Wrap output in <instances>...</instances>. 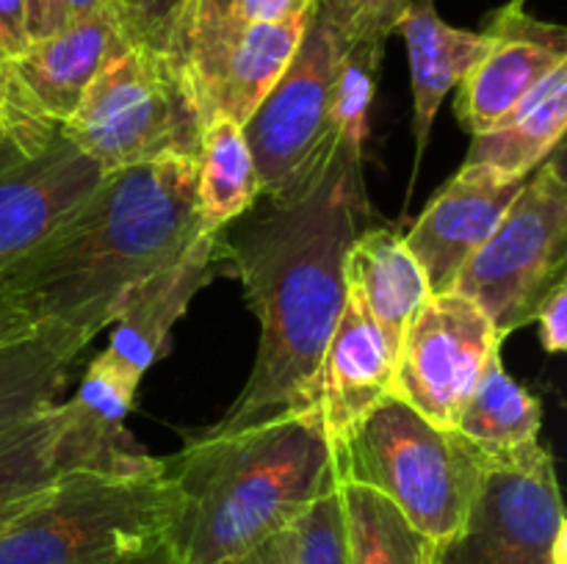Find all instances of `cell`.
Returning <instances> with one entry per match:
<instances>
[{
    "label": "cell",
    "instance_id": "1",
    "mask_svg": "<svg viewBox=\"0 0 567 564\" xmlns=\"http://www.w3.org/2000/svg\"><path fill=\"white\" fill-rule=\"evenodd\" d=\"M197 236V155H172L105 171L0 282L33 332L83 352Z\"/></svg>",
    "mask_w": 567,
    "mask_h": 564
},
{
    "label": "cell",
    "instance_id": "2",
    "mask_svg": "<svg viewBox=\"0 0 567 564\" xmlns=\"http://www.w3.org/2000/svg\"><path fill=\"white\" fill-rule=\"evenodd\" d=\"M365 210L360 160L338 155L297 197L271 202L238 243H227L260 321V343L247 387L219 426L308 407L347 299L343 263Z\"/></svg>",
    "mask_w": 567,
    "mask_h": 564
},
{
    "label": "cell",
    "instance_id": "3",
    "mask_svg": "<svg viewBox=\"0 0 567 564\" xmlns=\"http://www.w3.org/2000/svg\"><path fill=\"white\" fill-rule=\"evenodd\" d=\"M166 462L186 495L177 534L183 564H233L293 529L338 484L332 446L310 407L214 426Z\"/></svg>",
    "mask_w": 567,
    "mask_h": 564
},
{
    "label": "cell",
    "instance_id": "4",
    "mask_svg": "<svg viewBox=\"0 0 567 564\" xmlns=\"http://www.w3.org/2000/svg\"><path fill=\"white\" fill-rule=\"evenodd\" d=\"M183 518L166 459L78 470L0 531V564H114L177 542Z\"/></svg>",
    "mask_w": 567,
    "mask_h": 564
},
{
    "label": "cell",
    "instance_id": "5",
    "mask_svg": "<svg viewBox=\"0 0 567 564\" xmlns=\"http://www.w3.org/2000/svg\"><path fill=\"white\" fill-rule=\"evenodd\" d=\"M338 481L385 495L421 534L441 542L460 529L485 476L480 453L399 396H385L332 448Z\"/></svg>",
    "mask_w": 567,
    "mask_h": 564
},
{
    "label": "cell",
    "instance_id": "6",
    "mask_svg": "<svg viewBox=\"0 0 567 564\" xmlns=\"http://www.w3.org/2000/svg\"><path fill=\"white\" fill-rule=\"evenodd\" d=\"M61 127L105 175L172 155H199L205 114L169 55L131 44L100 70Z\"/></svg>",
    "mask_w": 567,
    "mask_h": 564
},
{
    "label": "cell",
    "instance_id": "7",
    "mask_svg": "<svg viewBox=\"0 0 567 564\" xmlns=\"http://www.w3.org/2000/svg\"><path fill=\"white\" fill-rule=\"evenodd\" d=\"M567 265V182L554 158L543 160L496 230L460 269L452 291L491 318L496 335L532 324L543 299L563 285Z\"/></svg>",
    "mask_w": 567,
    "mask_h": 564
},
{
    "label": "cell",
    "instance_id": "8",
    "mask_svg": "<svg viewBox=\"0 0 567 564\" xmlns=\"http://www.w3.org/2000/svg\"><path fill=\"white\" fill-rule=\"evenodd\" d=\"M103 180V169L11 77L0 116V274L25 258Z\"/></svg>",
    "mask_w": 567,
    "mask_h": 564
},
{
    "label": "cell",
    "instance_id": "9",
    "mask_svg": "<svg viewBox=\"0 0 567 564\" xmlns=\"http://www.w3.org/2000/svg\"><path fill=\"white\" fill-rule=\"evenodd\" d=\"M343 44L313 11L280 81L244 122L260 191L282 202L302 191L338 158L327 142V108Z\"/></svg>",
    "mask_w": 567,
    "mask_h": 564
},
{
    "label": "cell",
    "instance_id": "10",
    "mask_svg": "<svg viewBox=\"0 0 567 564\" xmlns=\"http://www.w3.org/2000/svg\"><path fill=\"white\" fill-rule=\"evenodd\" d=\"M502 337L491 318L460 293H432L404 330L393 396L441 429H454Z\"/></svg>",
    "mask_w": 567,
    "mask_h": 564
},
{
    "label": "cell",
    "instance_id": "11",
    "mask_svg": "<svg viewBox=\"0 0 567 564\" xmlns=\"http://www.w3.org/2000/svg\"><path fill=\"white\" fill-rule=\"evenodd\" d=\"M565 529L554 457L532 470L487 468L465 520L432 564H548Z\"/></svg>",
    "mask_w": 567,
    "mask_h": 564
},
{
    "label": "cell",
    "instance_id": "12",
    "mask_svg": "<svg viewBox=\"0 0 567 564\" xmlns=\"http://www.w3.org/2000/svg\"><path fill=\"white\" fill-rule=\"evenodd\" d=\"M127 431H105L72 401L53 404L0 440V531L64 476L138 462Z\"/></svg>",
    "mask_w": 567,
    "mask_h": 564
},
{
    "label": "cell",
    "instance_id": "13",
    "mask_svg": "<svg viewBox=\"0 0 567 564\" xmlns=\"http://www.w3.org/2000/svg\"><path fill=\"white\" fill-rule=\"evenodd\" d=\"M493 48L460 81L457 119L471 136L513 114L557 66L567 64V31L540 22L520 6H504L485 28Z\"/></svg>",
    "mask_w": 567,
    "mask_h": 564
},
{
    "label": "cell",
    "instance_id": "14",
    "mask_svg": "<svg viewBox=\"0 0 567 564\" xmlns=\"http://www.w3.org/2000/svg\"><path fill=\"white\" fill-rule=\"evenodd\" d=\"M526 180L502 177L482 166L463 169L435 194L404 243L419 260L430 293H449L460 269L487 241Z\"/></svg>",
    "mask_w": 567,
    "mask_h": 564
},
{
    "label": "cell",
    "instance_id": "15",
    "mask_svg": "<svg viewBox=\"0 0 567 564\" xmlns=\"http://www.w3.org/2000/svg\"><path fill=\"white\" fill-rule=\"evenodd\" d=\"M396 352L354 293L343 310L316 370L310 404L327 440L336 448L349 431L393 393Z\"/></svg>",
    "mask_w": 567,
    "mask_h": 564
},
{
    "label": "cell",
    "instance_id": "16",
    "mask_svg": "<svg viewBox=\"0 0 567 564\" xmlns=\"http://www.w3.org/2000/svg\"><path fill=\"white\" fill-rule=\"evenodd\" d=\"M131 48L114 11L103 9L37 39L11 61L17 88L50 119L64 125L105 64Z\"/></svg>",
    "mask_w": 567,
    "mask_h": 564
},
{
    "label": "cell",
    "instance_id": "17",
    "mask_svg": "<svg viewBox=\"0 0 567 564\" xmlns=\"http://www.w3.org/2000/svg\"><path fill=\"white\" fill-rule=\"evenodd\" d=\"M230 263V247L221 232H199L181 260L150 280L136 296L127 302L120 318L114 321L109 352L125 365L131 374L144 376L169 346V332L175 321L186 313L194 293L225 271Z\"/></svg>",
    "mask_w": 567,
    "mask_h": 564
},
{
    "label": "cell",
    "instance_id": "18",
    "mask_svg": "<svg viewBox=\"0 0 567 564\" xmlns=\"http://www.w3.org/2000/svg\"><path fill=\"white\" fill-rule=\"evenodd\" d=\"M393 33H402L408 48L415 111V166H419L443 97L485 59L487 50L493 48V36L487 31L476 33L449 25L437 14L435 0H410Z\"/></svg>",
    "mask_w": 567,
    "mask_h": 564
},
{
    "label": "cell",
    "instance_id": "19",
    "mask_svg": "<svg viewBox=\"0 0 567 564\" xmlns=\"http://www.w3.org/2000/svg\"><path fill=\"white\" fill-rule=\"evenodd\" d=\"M540 401L504 370L498 352L482 370L454 431L480 453L485 468L532 470L551 457L540 446Z\"/></svg>",
    "mask_w": 567,
    "mask_h": 564
},
{
    "label": "cell",
    "instance_id": "20",
    "mask_svg": "<svg viewBox=\"0 0 567 564\" xmlns=\"http://www.w3.org/2000/svg\"><path fill=\"white\" fill-rule=\"evenodd\" d=\"M347 291L363 302L399 354L404 330L432 296L419 260L391 227L358 232L343 263Z\"/></svg>",
    "mask_w": 567,
    "mask_h": 564
},
{
    "label": "cell",
    "instance_id": "21",
    "mask_svg": "<svg viewBox=\"0 0 567 564\" xmlns=\"http://www.w3.org/2000/svg\"><path fill=\"white\" fill-rule=\"evenodd\" d=\"M567 127V64L557 66L496 127L476 133L465 164L526 180L559 149Z\"/></svg>",
    "mask_w": 567,
    "mask_h": 564
},
{
    "label": "cell",
    "instance_id": "22",
    "mask_svg": "<svg viewBox=\"0 0 567 564\" xmlns=\"http://www.w3.org/2000/svg\"><path fill=\"white\" fill-rule=\"evenodd\" d=\"M313 11L286 22H252L241 28L221 66L210 100V116H227L244 127L291 64Z\"/></svg>",
    "mask_w": 567,
    "mask_h": 564
},
{
    "label": "cell",
    "instance_id": "23",
    "mask_svg": "<svg viewBox=\"0 0 567 564\" xmlns=\"http://www.w3.org/2000/svg\"><path fill=\"white\" fill-rule=\"evenodd\" d=\"M260 197L264 191L241 125L227 116H210L197 155L199 232H221Z\"/></svg>",
    "mask_w": 567,
    "mask_h": 564
},
{
    "label": "cell",
    "instance_id": "24",
    "mask_svg": "<svg viewBox=\"0 0 567 564\" xmlns=\"http://www.w3.org/2000/svg\"><path fill=\"white\" fill-rule=\"evenodd\" d=\"M78 348L48 332H33L0 348V440L59 404Z\"/></svg>",
    "mask_w": 567,
    "mask_h": 564
},
{
    "label": "cell",
    "instance_id": "25",
    "mask_svg": "<svg viewBox=\"0 0 567 564\" xmlns=\"http://www.w3.org/2000/svg\"><path fill=\"white\" fill-rule=\"evenodd\" d=\"M338 484L352 564H432L435 540L421 534L385 495L354 481Z\"/></svg>",
    "mask_w": 567,
    "mask_h": 564
},
{
    "label": "cell",
    "instance_id": "26",
    "mask_svg": "<svg viewBox=\"0 0 567 564\" xmlns=\"http://www.w3.org/2000/svg\"><path fill=\"white\" fill-rule=\"evenodd\" d=\"M238 0H188L183 14L181 33L175 44V64L192 83L199 105H203L205 125L210 119V100L219 83L221 66L236 44Z\"/></svg>",
    "mask_w": 567,
    "mask_h": 564
},
{
    "label": "cell",
    "instance_id": "27",
    "mask_svg": "<svg viewBox=\"0 0 567 564\" xmlns=\"http://www.w3.org/2000/svg\"><path fill=\"white\" fill-rule=\"evenodd\" d=\"M385 44H347L332 77L327 108V142L338 155L363 160L369 136V108L377 92V75Z\"/></svg>",
    "mask_w": 567,
    "mask_h": 564
},
{
    "label": "cell",
    "instance_id": "28",
    "mask_svg": "<svg viewBox=\"0 0 567 564\" xmlns=\"http://www.w3.org/2000/svg\"><path fill=\"white\" fill-rule=\"evenodd\" d=\"M142 376L131 374L114 354L105 348L89 363L81 387L70 398L89 420L105 431H125V418L133 409Z\"/></svg>",
    "mask_w": 567,
    "mask_h": 564
},
{
    "label": "cell",
    "instance_id": "29",
    "mask_svg": "<svg viewBox=\"0 0 567 564\" xmlns=\"http://www.w3.org/2000/svg\"><path fill=\"white\" fill-rule=\"evenodd\" d=\"M297 564H352L341 484L316 498L313 506L293 523Z\"/></svg>",
    "mask_w": 567,
    "mask_h": 564
},
{
    "label": "cell",
    "instance_id": "30",
    "mask_svg": "<svg viewBox=\"0 0 567 564\" xmlns=\"http://www.w3.org/2000/svg\"><path fill=\"white\" fill-rule=\"evenodd\" d=\"M410 0H316V14L332 28L338 42L385 44L396 31Z\"/></svg>",
    "mask_w": 567,
    "mask_h": 564
},
{
    "label": "cell",
    "instance_id": "31",
    "mask_svg": "<svg viewBox=\"0 0 567 564\" xmlns=\"http://www.w3.org/2000/svg\"><path fill=\"white\" fill-rule=\"evenodd\" d=\"M186 6L188 0H111L127 44L169 55L172 61Z\"/></svg>",
    "mask_w": 567,
    "mask_h": 564
},
{
    "label": "cell",
    "instance_id": "32",
    "mask_svg": "<svg viewBox=\"0 0 567 564\" xmlns=\"http://www.w3.org/2000/svg\"><path fill=\"white\" fill-rule=\"evenodd\" d=\"M535 321L540 324V341L548 354L565 352L567 346V282L554 288L537 307Z\"/></svg>",
    "mask_w": 567,
    "mask_h": 564
},
{
    "label": "cell",
    "instance_id": "33",
    "mask_svg": "<svg viewBox=\"0 0 567 564\" xmlns=\"http://www.w3.org/2000/svg\"><path fill=\"white\" fill-rule=\"evenodd\" d=\"M316 9V0H238V28L252 22H286Z\"/></svg>",
    "mask_w": 567,
    "mask_h": 564
},
{
    "label": "cell",
    "instance_id": "34",
    "mask_svg": "<svg viewBox=\"0 0 567 564\" xmlns=\"http://www.w3.org/2000/svg\"><path fill=\"white\" fill-rule=\"evenodd\" d=\"M25 17V0H0V59L3 61H14L31 44Z\"/></svg>",
    "mask_w": 567,
    "mask_h": 564
},
{
    "label": "cell",
    "instance_id": "35",
    "mask_svg": "<svg viewBox=\"0 0 567 564\" xmlns=\"http://www.w3.org/2000/svg\"><path fill=\"white\" fill-rule=\"evenodd\" d=\"M233 564H297V540H293V529L280 531V534L269 536L252 551L244 553Z\"/></svg>",
    "mask_w": 567,
    "mask_h": 564
},
{
    "label": "cell",
    "instance_id": "36",
    "mask_svg": "<svg viewBox=\"0 0 567 564\" xmlns=\"http://www.w3.org/2000/svg\"><path fill=\"white\" fill-rule=\"evenodd\" d=\"M28 3V39L37 42V39L50 36V33L61 31L66 25L64 14V0H25Z\"/></svg>",
    "mask_w": 567,
    "mask_h": 564
},
{
    "label": "cell",
    "instance_id": "37",
    "mask_svg": "<svg viewBox=\"0 0 567 564\" xmlns=\"http://www.w3.org/2000/svg\"><path fill=\"white\" fill-rule=\"evenodd\" d=\"M28 335H33L31 321L22 315V310L17 307L14 299L9 296L6 285L0 282V348L14 341H22Z\"/></svg>",
    "mask_w": 567,
    "mask_h": 564
},
{
    "label": "cell",
    "instance_id": "38",
    "mask_svg": "<svg viewBox=\"0 0 567 564\" xmlns=\"http://www.w3.org/2000/svg\"><path fill=\"white\" fill-rule=\"evenodd\" d=\"M114 564H183L181 551H177V542H169V545L158 547L153 553H142V556H133V558H122V562Z\"/></svg>",
    "mask_w": 567,
    "mask_h": 564
},
{
    "label": "cell",
    "instance_id": "39",
    "mask_svg": "<svg viewBox=\"0 0 567 564\" xmlns=\"http://www.w3.org/2000/svg\"><path fill=\"white\" fill-rule=\"evenodd\" d=\"M103 9H111V0H64L66 22L83 20V17L97 14Z\"/></svg>",
    "mask_w": 567,
    "mask_h": 564
},
{
    "label": "cell",
    "instance_id": "40",
    "mask_svg": "<svg viewBox=\"0 0 567 564\" xmlns=\"http://www.w3.org/2000/svg\"><path fill=\"white\" fill-rule=\"evenodd\" d=\"M11 94V61H0V116H3L6 103Z\"/></svg>",
    "mask_w": 567,
    "mask_h": 564
},
{
    "label": "cell",
    "instance_id": "41",
    "mask_svg": "<svg viewBox=\"0 0 567 564\" xmlns=\"http://www.w3.org/2000/svg\"><path fill=\"white\" fill-rule=\"evenodd\" d=\"M565 536L567 534H563L557 540V545H554V553H551V562H548V564H567L565 562Z\"/></svg>",
    "mask_w": 567,
    "mask_h": 564
},
{
    "label": "cell",
    "instance_id": "42",
    "mask_svg": "<svg viewBox=\"0 0 567 564\" xmlns=\"http://www.w3.org/2000/svg\"><path fill=\"white\" fill-rule=\"evenodd\" d=\"M524 3L526 0H509V6H520V9H524Z\"/></svg>",
    "mask_w": 567,
    "mask_h": 564
},
{
    "label": "cell",
    "instance_id": "43",
    "mask_svg": "<svg viewBox=\"0 0 567 564\" xmlns=\"http://www.w3.org/2000/svg\"><path fill=\"white\" fill-rule=\"evenodd\" d=\"M0 61H3V59H0Z\"/></svg>",
    "mask_w": 567,
    "mask_h": 564
}]
</instances>
